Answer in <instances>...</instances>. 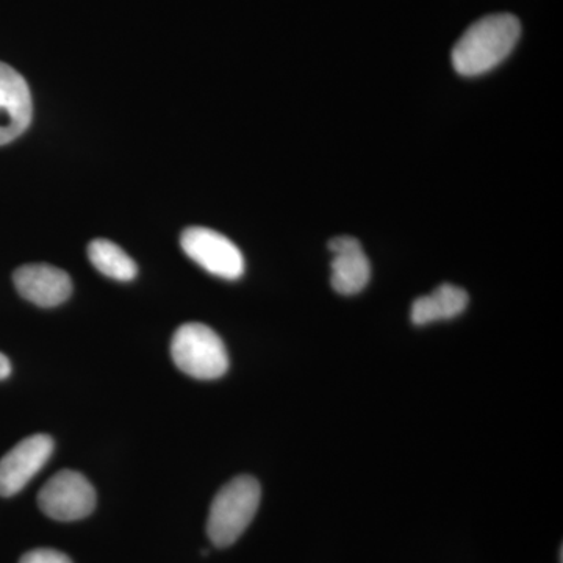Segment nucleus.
<instances>
[{"label":"nucleus","instance_id":"nucleus-1","mask_svg":"<svg viewBox=\"0 0 563 563\" xmlns=\"http://www.w3.org/2000/svg\"><path fill=\"white\" fill-rule=\"evenodd\" d=\"M521 36V22L510 13L485 16L466 29L455 43L451 60L463 77H477L501 65Z\"/></svg>","mask_w":563,"mask_h":563},{"label":"nucleus","instance_id":"nucleus-2","mask_svg":"<svg viewBox=\"0 0 563 563\" xmlns=\"http://www.w3.org/2000/svg\"><path fill=\"white\" fill-rule=\"evenodd\" d=\"M262 488L255 477L236 476L224 485L211 503L207 533L218 548L235 543L254 520L261 506Z\"/></svg>","mask_w":563,"mask_h":563},{"label":"nucleus","instance_id":"nucleus-3","mask_svg":"<svg viewBox=\"0 0 563 563\" xmlns=\"http://www.w3.org/2000/svg\"><path fill=\"white\" fill-rule=\"evenodd\" d=\"M172 357L177 368L195 379L213 380L229 369L221 336L201 322L181 324L173 335Z\"/></svg>","mask_w":563,"mask_h":563},{"label":"nucleus","instance_id":"nucleus-4","mask_svg":"<svg viewBox=\"0 0 563 563\" xmlns=\"http://www.w3.org/2000/svg\"><path fill=\"white\" fill-rule=\"evenodd\" d=\"M38 506L44 515L57 521L87 518L96 507V492L84 474L63 470L51 477L38 493Z\"/></svg>","mask_w":563,"mask_h":563},{"label":"nucleus","instance_id":"nucleus-5","mask_svg":"<svg viewBox=\"0 0 563 563\" xmlns=\"http://www.w3.org/2000/svg\"><path fill=\"white\" fill-rule=\"evenodd\" d=\"M181 250L206 272L225 280L244 273L242 251L228 236L207 228H188L180 236Z\"/></svg>","mask_w":563,"mask_h":563},{"label":"nucleus","instance_id":"nucleus-6","mask_svg":"<svg viewBox=\"0 0 563 563\" xmlns=\"http://www.w3.org/2000/svg\"><path fill=\"white\" fill-rule=\"evenodd\" d=\"M54 446L52 437L36 433L3 455L0 459V496L10 498L31 483L49 461Z\"/></svg>","mask_w":563,"mask_h":563},{"label":"nucleus","instance_id":"nucleus-7","mask_svg":"<svg viewBox=\"0 0 563 563\" xmlns=\"http://www.w3.org/2000/svg\"><path fill=\"white\" fill-rule=\"evenodd\" d=\"M32 95L18 70L0 62V146L27 131L32 122Z\"/></svg>","mask_w":563,"mask_h":563},{"label":"nucleus","instance_id":"nucleus-8","mask_svg":"<svg viewBox=\"0 0 563 563\" xmlns=\"http://www.w3.org/2000/svg\"><path fill=\"white\" fill-rule=\"evenodd\" d=\"M13 282L22 298L44 309L68 301L73 292L69 274L46 263L21 266L14 272Z\"/></svg>","mask_w":563,"mask_h":563},{"label":"nucleus","instance_id":"nucleus-9","mask_svg":"<svg viewBox=\"0 0 563 563\" xmlns=\"http://www.w3.org/2000/svg\"><path fill=\"white\" fill-rule=\"evenodd\" d=\"M333 254L331 284L343 296H354L365 290L372 279V265L361 242L354 236H336L329 242Z\"/></svg>","mask_w":563,"mask_h":563},{"label":"nucleus","instance_id":"nucleus-10","mask_svg":"<svg viewBox=\"0 0 563 563\" xmlns=\"http://www.w3.org/2000/svg\"><path fill=\"white\" fill-rule=\"evenodd\" d=\"M468 292L455 285L443 284L429 295L421 296L412 303L410 318L415 325H426L429 322L453 320L465 312L468 307Z\"/></svg>","mask_w":563,"mask_h":563},{"label":"nucleus","instance_id":"nucleus-11","mask_svg":"<svg viewBox=\"0 0 563 563\" xmlns=\"http://www.w3.org/2000/svg\"><path fill=\"white\" fill-rule=\"evenodd\" d=\"M88 257L95 268L110 279L129 282L139 274V266L118 244L98 239L88 246Z\"/></svg>","mask_w":563,"mask_h":563},{"label":"nucleus","instance_id":"nucleus-12","mask_svg":"<svg viewBox=\"0 0 563 563\" xmlns=\"http://www.w3.org/2000/svg\"><path fill=\"white\" fill-rule=\"evenodd\" d=\"M20 563H73V561L60 551L40 548L22 555Z\"/></svg>","mask_w":563,"mask_h":563},{"label":"nucleus","instance_id":"nucleus-13","mask_svg":"<svg viewBox=\"0 0 563 563\" xmlns=\"http://www.w3.org/2000/svg\"><path fill=\"white\" fill-rule=\"evenodd\" d=\"M11 374V363L7 355L0 352V380L7 379Z\"/></svg>","mask_w":563,"mask_h":563}]
</instances>
